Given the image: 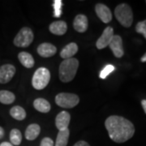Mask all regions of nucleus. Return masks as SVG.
<instances>
[{
    "label": "nucleus",
    "mask_w": 146,
    "mask_h": 146,
    "mask_svg": "<svg viewBox=\"0 0 146 146\" xmlns=\"http://www.w3.org/2000/svg\"><path fill=\"white\" fill-rule=\"evenodd\" d=\"M57 51V48L51 43H42L37 47V53L43 58H49L54 56Z\"/></svg>",
    "instance_id": "nucleus-11"
},
{
    "label": "nucleus",
    "mask_w": 146,
    "mask_h": 146,
    "mask_svg": "<svg viewBox=\"0 0 146 146\" xmlns=\"http://www.w3.org/2000/svg\"><path fill=\"white\" fill-rule=\"evenodd\" d=\"M40 146H54V141L51 138L45 137L41 141Z\"/></svg>",
    "instance_id": "nucleus-26"
},
{
    "label": "nucleus",
    "mask_w": 146,
    "mask_h": 146,
    "mask_svg": "<svg viewBox=\"0 0 146 146\" xmlns=\"http://www.w3.org/2000/svg\"><path fill=\"white\" fill-rule=\"evenodd\" d=\"M16 68L12 64L7 63L0 67V84H7L13 78Z\"/></svg>",
    "instance_id": "nucleus-8"
},
{
    "label": "nucleus",
    "mask_w": 146,
    "mask_h": 146,
    "mask_svg": "<svg viewBox=\"0 0 146 146\" xmlns=\"http://www.w3.org/2000/svg\"><path fill=\"white\" fill-rule=\"evenodd\" d=\"M0 146H13V145L11 143H9V142H3Z\"/></svg>",
    "instance_id": "nucleus-31"
},
{
    "label": "nucleus",
    "mask_w": 146,
    "mask_h": 146,
    "mask_svg": "<svg viewBox=\"0 0 146 146\" xmlns=\"http://www.w3.org/2000/svg\"><path fill=\"white\" fill-rule=\"evenodd\" d=\"M79 68V61L76 58L64 59L59 65L58 76L62 82L67 83L75 78Z\"/></svg>",
    "instance_id": "nucleus-2"
},
{
    "label": "nucleus",
    "mask_w": 146,
    "mask_h": 146,
    "mask_svg": "<svg viewBox=\"0 0 146 146\" xmlns=\"http://www.w3.org/2000/svg\"><path fill=\"white\" fill-rule=\"evenodd\" d=\"M145 3H146V2H145Z\"/></svg>",
    "instance_id": "nucleus-32"
},
{
    "label": "nucleus",
    "mask_w": 146,
    "mask_h": 146,
    "mask_svg": "<svg viewBox=\"0 0 146 146\" xmlns=\"http://www.w3.org/2000/svg\"><path fill=\"white\" fill-rule=\"evenodd\" d=\"M16 100V96L13 93L7 90H0V102L4 105H10Z\"/></svg>",
    "instance_id": "nucleus-21"
},
{
    "label": "nucleus",
    "mask_w": 146,
    "mask_h": 146,
    "mask_svg": "<svg viewBox=\"0 0 146 146\" xmlns=\"http://www.w3.org/2000/svg\"><path fill=\"white\" fill-rule=\"evenodd\" d=\"M33 106L37 111L42 113H48L51 108L50 102L44 98H36L34 100Z\"/></svg>",
    "instance_id": "nucleus-18"
},
{
    "label": "nucleus",
    "mask_w": 146,
    "mask_h": 146,
    "mask_svg": "<svg viewBox=\"0 0 146 146\" xmlns=\"http://www.w3.org/2000/svg\"><path fill=\"white\" fill-rule=\"evenodd\" d=\"M143 36H145V37L146 38V35H143ZM141 61L142 62V63H145L146 62V53L144 54V55H143V56H142V57H141Z\"/></svg>",
    "instance_id": "nucleus-30"
},
{
    "label": "nucleus",
    "mask_w": 146,
    "mask_h": 146,
    "mask_svg": "<svg viewBox=\"0 0 146 146\" xmlns=\"http://www.w3.org/2000/svg\"><path fill=\"white\" fill-rule=\"evenodd\" d=\"M115 66H113V65H111V64L106 65V66L102 69V71L100 72L99 77L102 79H106L108 76H109L110 73L115 71Z\"/></svg>",
    "instance_id": "nucleus-23"
},
{
    "label": "nucleus",
    "mask_w": 146,
    "mask_h": 146,
    "mask_svg": "<svg viewBox=\"0 0 146 146\" xmlns=\"http://www.w3.org/2000/svg\"><path fill=\"white\" fill-rule=\"evenodd\" d=\"M117 21L125 28H129L133 22V13L131 7L126 3L117 6L115 10Z\"/></svg>",
    "instance_id": "nucleus-3"
},
{
    "label": "nucleus",
    "mask_w": 146,
    "mask_h": 146,
    "mask_svg": "<svg viewBox=\"0 0 146 146\" xmlns=\"http://www.w3.org/2000/svg\"><path fill=\"white\" fill-rule=\"evenodd\" d=\"M11 116L16 120H24L26 118V111L20 106H15L10 110Z\"/></svg>",
    "instance_id": "nucleus-20"
},
{
    "label": "nucleus",
    "mask_w": 146,
    "mask_h": 146,
    "mask_svg": "<svg viewBox=\"0 0 146 146\" xmlns=\"http://www.w3.org/2000/svg\"><path fill=\"white\" fill-rule=\"evenodd\" d=\"M40 131H41L40 126L36 123H33V124L28 126V127L25 130V136L28 141H33L39 136Z\"/></svg>",
    "instance_id": "nucleus-16"
},
{
    "label": "nucleus",
    "mask_w": 146,
    "mask_h": 146,
    "mask_svg": "<svg viewBox=\"0 0 146 146\" xmlns=\"http://www.w3.org/2000/svg\"><path fill=\"white\" fill-rule=\"evenodd\" d=\"M69 136H70V131L68 128L65 130L59 131L55 141V146H67Z\"/></svg>",
    "instance_id": "nucleus-19"
},
{
    "label": "nucleus",
    "mask_w": 146,
    "mask_h": 146,
    "mask_svg": "<svg viewBox=\"0 0 146 146\" xmlns=\"http://www.w3.org/2000/svg\"><path fill=\"white\" fill-rule=\"evenodd\" d=\"M136 31L142 35H146V20L141 21L136 25Z\"/></svg>",
    "instance_id": "nucleus-25"
},
{
    "label": "nucleus",
    "mask_w": 146,
    "mask_h": 146,
    "mask_svg": "<svg viewBox=\"0 0 146 146\" xmlns=\"http://www.w3.org/2000/svg\"><path fill=\"white\" fill-rule=\"evenodd\" d=\"M55 102L63 108H73L79 104L80 98L76 94L60 93L55 97Z\"/></svg>",
    "instance_id": "nucleus-6"
},
{
    "label": "nucleus",
    "mask_w": 146,
    "mask_h": 146,
    "mask_svg": "<svg viewBox=\"0 0 146 146\" xmlns=\"http://www.w3.org/2000/svg\"><path fill=\"white\" fill-rule=\"evenodd\" d=\"M49 29L53 34L58 35V36H62L63 34H65L68 30V25H67V23L63 21H54L50 24Z\"/></svg>",
    "instance_id": "nucleus-14"
},
{
    "label": "nucleus",
    "mask_w": 146,
    "mask_h": 146,
    "mask_svg": "<svg viewBox=\"0 0 146 146\" xmlns=\"http://www.w3.org/2000/svg\"><path fill=\"white\" fill-rule=\"evenodd\" d=\"M105 127L110 138L116 143H124L130 140L135 133L133 123L119 115H111L105 122Z\"/></svg>",
    "instance_id": "nucleus-1"
},
{
    "label": "nucleus",
    "mask_w": 146,
    "mask_h": 146,
    "mask_svg": "<svg viewBox=\"0 0 146 146\" xmlns=\"http://www.w3.org/2000/svg\"><path fill=\"white\" fill-rule=\"evenodd\" d=\"M34 35L31 29L28 27L22 28L14 38L13 43L17 47H28L33 41Z\"/></svg>",
    "instance_id": "nucleus-5"
},
{
    "label": "nucleus",
    "mask_w": 146,
    "mask_h": 146,
    "mask_svg": "<svg viewBox=\"0 0 146 146\" xmlns=\"http://www.w3.org/2000/svg\"><path fill=\"white\" fill-rule=\"evenodd\" d=\"M89 22L87 16L83 14H80L75 17L73 21V27L74 29L78 33H84L88 29Z\"/></svg>",
    "instance_id": "nucleus-13"
},
{
    "label": "nucleus",
    "mask_w": 146,
    "mask_h": 146,
    "mask_svg": "<svg viewBox=\"0 0 146 146\" xmlns=\"http://www.w3.org/2000/svg\"><path fill=\"white\" fill-rule=\"evenodd\" d=\"M141 105H142V107H143V109H144L145 113L146 114V100L145 99H144L141 101Z\"/></svg>",
    "instance_id": "nucleus-28"
},
{
    "label": "nucleus",
    "mask_w": 146,
    "mask_h": 146,
    "mask_svg": "<svg viewBox=\"0 0 146 146\" xmlns=\"http://www.w3.org/2000/svg\"><path fill=\"white\" fill-rule=\"evenodd\" d=\"M74 146H90L89 145V144H88L86 141H80L78 142H76Z\"/></svg>",
    "instance_id": "nucleus-27"
},
{
    "label": "nucleus",
    "mask_w": 146,
    "mask_h": 146,
    "mask_svg": "<svg viewBox=\"0 0 146 146\" xmlns=\"http://www.w3.org/2000/svg\"><path fill=\"white\" fill-rule=\"evenodd\" d=\"M50 80V72L46 68H39L33 74L32 79L33 87L37 90L45 89Z\"/></svg>",
    "instance_id": "nucleus-4"
},
{
    "label": "nucleus",
    "mask_w": 146,
    "mask_h": 146,
    "mask_svg": "<svg viewBox=\"0 0 146 146\" xmlns=\"http://www.w3.org/2000/svg\"><path fill=\"white\" fill-rule=\"evenodd\" d=\"M114 37V29L110 26L106 27L101 35L98 40L96 42V46L98 50H102L109 46Z\"/></svg>",
    "instance_id": "nucleus-7"
},
{
    "label": "nucleus",
    "mask_w": 146,
    "mask_h": 146,
    "mask_svg": "<svg viewBox=\"0 0 146 146\" xmlns=\"http://www.w3.org/2000/svg\"><path fill=\"white\" fill-rule=\"evenodd\" d=\"M78 51V46L75 42H71L63 47L60 52V57L63 59L72 58Z\"/></svg>",
    "instance_id": "nucleus-15"
},
{
    "label": "nucleus",
    "mask_w": 146,
    "mask_h": 146,
    "mask_svg": "<svg viewBox=\"0 0 146 146\" xmlns=\"http://www.w3.org/2000/svg\"><path fill=\"white\" fill-rule=\"evenodd\" d=\"M18 58L25 68H31L34 66V58L29 53L25 52V51L19 53Z\"/></svg>",
    "instance_id": "nucleus-17"
},
{
    "label": "nucleus",
    "mask_w": 146,
    "mask_h": 146,
    "mask_svg": "<svg viewBox=\"0 0 146 146\" xmlns=\"http://www.w3.org/2000/svg\"><path fill=\"white\" fill-rule=\"evenodd\" d=\"M95 11L97 16L105 24H107L112 20V13L110 8L102 3H98L95 6Z\"/></svg>",
    "instance_id": "nucleus-9"
},
{
    "label": "nucleus",
    "mask_w": 146,
    "mask_h": 146,
    "mask_svg": "<svg viewBox=\"0 0 146 146\" xmlns=\"http://www.w3.org/2000/svg\"><path fill=\"white\" fill-rule=\"evenodd\" d=\"M110 50L116 58L123 57L124 54V50L123 47V40L119 35H114L111 42L109 45Z\"/></svg>",
    "instance_id": "nucleus-10"
},
{
    "label": "nucleus",
    "mask_w": 146,
    "mask_h": 146,
    "mask_svg": "<svg viewBox=\"0 0 146 146\" xmlns=\"http://www.w3.org/2000/svg\"><path fill=\"white\" fill-rule=\"evenodd\" d=\"M4 134H5V132H4L3 128L2 127H0V140L4 136Z\"/></svg>",
    "instance_id": "nucleus-29"
},
{
    "label": "nucleus",
    "mask_w": 146,
    "mask_h": 146,
    "mask_svg": "<svg viewBox=\"0 0 146 146\" xmlns=\"http://www.w3.org/2000/svg\"><path fill=\"white\" fill-rule=\"evenodd\" d=\"M10 141L13 145H20L22 141V135L21 131L14 128L10 132Z\"/></svg>",
    "instance_id": "nucleus-22"
},
{
    "label": "nucleus",
    "mask_w": 146,
    "mask_h": 146,
    "mask_svg": "<svg viewBox=\"0 0 146 146\" xmlns=\"http://www.w3.org/2000/svg\"><path fill=\"white\" fill-rule=\"evenodd\" d=\"M62 6H63V3L61 0H56L54 1V17H60L61 14H62Z\"/></svg>",
    "instance_id": "nucleus-24"
},
{
    "label": "nucleus",
    "mask_w": 146,
    "mask_h": 146,
    "mask_svg": "<svg viewBox=\"0 0 146 146\" xmlns=\"http://www.w3.org/2000/svg\"><path fill=\"white\" fill-rule=\"evenodd\" d=\"M71 115L67 111H62L58 114L55 119V125L58 131L68 129V125L70 123Z\"/></svg>",
    "instance_id": "nucleus-12"
}]
</instances>
